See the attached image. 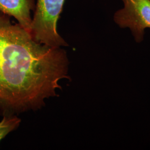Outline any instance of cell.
Wrapping results in <instances>:
<instances>
[{"label":"cell","instance_id":"obj_1","mask_svg":"<svg viewBox=\"0 0 150 150\" xmlns=\"http://www.w3.org/2000/svg\"><path fill=\"white\" fill-rule=\"evenodd\" d=\"M69 59L61 47L38 43L10 16L0 12V112L39 110L69 79Z\"/></svg>","mask_w":150,"mask_h":150},{"label":"cell","instance_id":"obj_2","mask_svg":"<svg viewBox=\"0 0 150 150\" xmlns=\"http://www.w3.org/2000/svg\"><path fill=\"white\" fill-rule=\"evenodd\" d=\"M64 2L65 0H38L30 31L35 41L54 47L68 46L57 30Z\"/></svg>","mask_w":150,"mask_h":150},{"label":"cell","instance_id":"obj_3","mask_svg":"<svg viewBox=\"0 0 150 150\" xmlns=\"http://www.w3.org/2000/svg\"><path fill=\"white\" fill-rule=\"evenodd\" d=\"M123 8L115 12L113 20L118 26L129 28L136 42H141L145 30L150 28V0H122Z\"/></svg>","mask_w":150,"mask_h":150},{"label":"cell","instance_id":"obj_4","mask_svg":"<svg viewBox=\"0 0 150 150\" xmlns=\"http://www.w3.org/2000/svg\"><path fill=\"white\" fill-rule=\"evenodd\" d=\"M35 8L34 0H0V12L13 17L30 33L32 21L31 13Z\"/></svg>","mask_w":150,"mask_h":150},{"label":"cell","instance_id":"obj_5","mask_svg":"<svg viewBox=\"0 0 150 150\" xmlns=\"http://www.w3.org/2000/svg\"><path fill=\"white\" fill-rule=\"evenodd\" d=\"M0 122V141L10 132L17 129L21 122L17 115H3Z\"/></svg>","mask_w":150,"mask_h":150}]
</instances>
